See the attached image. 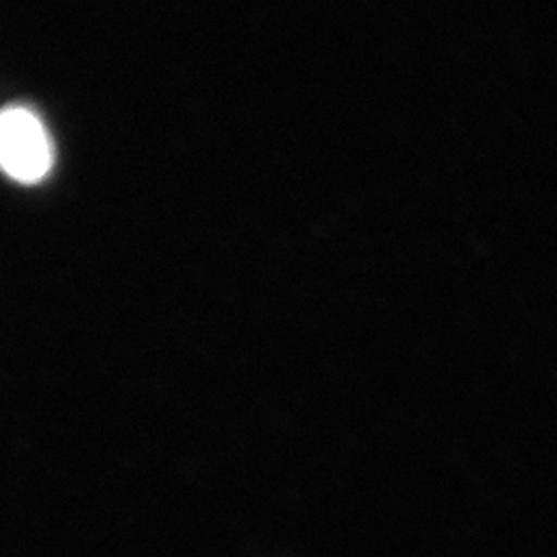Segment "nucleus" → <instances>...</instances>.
<instances>
[{"mask_svg": "<svg viewBox=\"0 0 557 557\" xmlns=\"http://www.w3.org/2000/svg\"><path fill=\"white\" fill-rule=\"evenodd\" d=\"M0 161L17 182H40L52 168V143L40 119L27 108H7L0 119Z\"/></svg>", "mask_w": 557, "mask_h": 557, "instance_id": "f257e3e1", "label": "nucleus"}]
</instances>
